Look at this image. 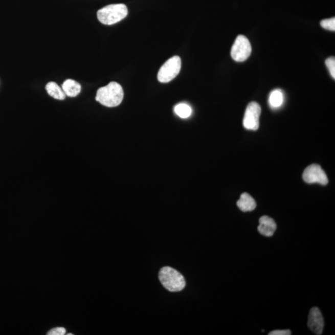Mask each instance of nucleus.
<instances>
[{
	"mask_svg": "<svg viewBox=\"0 0 335 335\" xmlns=\"http://www.w3.org/2000/svg\"><path fill=\"white\" fill-rule=\"evenodd\" d=\"M62 90L66 96L69 97H75L80 93L81 87L77 81L69 79L64 81Z\"/></svg>",
	"mask_w": 335,
	"mask_h": 335,
	"instance_id": "nucleus-11",
	"label": "nucleus"
},
{
	"mask_svg": "<svg viewBox=\"0 0 335 335\" xmlns=\"http://www.w3.org/2000/svg\"><path fill=\"white\" fill-rule=\"evenodd\" d=\"M270 335H290L291 331L289 330H278L271 331Z\"/></svg>",
	"mask_w": 335,
	"mask_h": 335,
	"instance_id": "nucleus-18",
	"label": "nucleus"
},
{
	"mask_svg": "<svg viewBox=\"0 0 335 335\" xmlns=\"http://www.w3.org/2000/svg\"><path fill=\"white\" fill-rule=\"evenodd\" d=\"M128 14V10L124 4H113L106 6L97 13L99 21L105 25H113L124 19Z\"/></svg>",
	"mask_w": 335,
	"mask_h": 335,
	"instance_id": "nucleus-3",
	"label": "nucleus"
},
{
	"mask_svg": "<svg viewBox=\"0 0 335 335\" xmlns=\"http://www.w3.org/2000/svg\"><path fill=\"white\" fill-rule=\"evenodd\" d=\"M174 112L180 118L183 119L188 118L191 115L192 109L189 105L181 103L176 105L174 107Z\"/></svg>",
	"mask_w": 335,
	"mask_h": 335,
	"instance_id": "nucleus-14",
	"label": "nucleus"
},
{
	"mask_svg": "<svg viewBox=\"0 0 335 335\" xmlns=\"http://www.w3.org/2000/svg\"><path fill=\"white\" fill-rule=\"evenodd\" d=\"M124 98V91L122 86L115 81L101 87L98 90L96 100L103 106L113 107L119 106Z\"/></svg>",
	"mask_w": 335,
	"mask_h": 335,
	"instance_id": "nucleus-1",
	"label": "nucleus"
},
{
	"mask_svg": "<svg viewBox=\"0 0 335 335\" xmlns=\"http://www.w3.org/2000/svg\"><path fill=\"white\" fill-rule=\"evenodd\" d=\"M320 25H321L322 28L326 29V30L332 31H335L334 17H331L330 19L323 20V21L320 23Z\"/></svg>",
	"mask_w": 335,
	"mask_h": 335,
	"instance_id": "nucleus-15",
	"label": "nucleus"
},
{
	"mask_svg": "<svg viewBox=\"0 0 335 335\" xmlns=\"http://www.w3.org/2000/svg\"><path fill=\"white\" fill-rule=\"evenodd\" d=\"M326 65L330 71L332 78H335V59L334 57L328 58L325 61Z\"/></svg>",
	"mask_w": 335,
	"mask_h": 335,
	"instance_id": "nucleus-16",
	"label": "nucleus"
},
{
	"mask_svg": "<svg viewBox=\"0 0 335 335\" xmlns=\"http://www.w3.org/2000/svg\"><path fill=\"white\" fill-rule=\"evenodd\" d=\"M182 68V60L178 56H174L168 60L160 68L158 80L161 83H168L176 77Z\"/></svg>",
	"mask_w": 335,
	"mask_h": 335,
	"instance_id": "nucleus-4",
	"label": "nucleus"
},
{
	"mask_svg": "<svg viewBox=\"0 0 335 335\" xmlns=\"http://www.w3.org/2000/svg\"><path fill=\"white\" fill-rule=\"evenodd\" d=\"M66 333V330L65 328L57 327L52 329L51 330L48 332L49 335H63Z\"/></svg>",
	"mask_w": 335,
	"mask_h": 335,
	"instance_id": "nucleus-17",
	"label": "nucleus"
},
{
	"mask_svg": "<svg viewBox=\"0 0 335 335\" xmlns=\"http://www.w3.org/2000/svg\"><path fill=\"white\" fill-rule=\"evenodd\" d=\"M159 276L163 286L170 292H180L186 286L184 277L171 267H162Z\"/></svg>",
	"mask_w": 335,
	"mask_h": 335,
	"instance_id": "nucleus-2",
	"label": "nucleus"
},
{
	"mask_svg": "<svg viewBox=\"0 0 335 335\" xmlns=\"http://www.w3.org/2000/svg\"><path fill=\"white\" fill-rule=\"evenodd\" d=\"M252 46L247 37L240 35L235 40L231 50V56L236 62H244L252 53Z\"/></svg>",
	"mask_w": 335,
	"mask_h": 335,
	"instance_id": "nucleus-5",
	"label": "nucleus"
},
{
	"mask_svg": "<svg viewBox=\"0 0 335 335\" xmlns=\"http://www.w3.org/2000/svg\"><path fill=\"white\" fill-rule=\"evenodd\" d=\"M237 205L238 208L244 212L252 211L256 207L255 199L249 194L246 193L241 195Z\"/></svg>",
	"mask_w": 335,
	"mask_h": 335,
	"instance_id": "nucleus-10",
	"label": "nucleus"
},
{
	"mask_svg": "<svg viewBox=\"0 0 335 335\" xmlns=\"http://www.w3.org/2000/svg\"><path fill=\"white\" fill-rule=\"evenodd\" d=\"M283 102L284 95L281 90L276 89L270 93L269 104L272 108H278L282 106Z\"/></svg>",
	"mask_w": 335,
	"mask_h": 335,
	"instance_id": "nucleus-13",
	"label": "nucleus"
},
{
	"mask_svg": "<svg viewBox=\"0 0 335 335\" xmlns=\"http://www.w3.org/2000/svg\"><path fill=\"white\" fill-rule=\"evenodd\" d=\"M261 109L260 104L252 102L247 107L243 118V126L248 130H256L260 126Z\"/></svg>",
	"mask_w": 335,
	"mask_h": 335,
	"instance_id": "nucleus-6",
	"label": "nucleus"
},
{
	"mask_svg": "<svg viewBox=\"0 0 335 335\" xmlns=\"http://www.w3.org/2000/svg\"><path fill=\"white\" fill-rule=\"evenodd\" d=\"M259 222L260 225L258 227V231L260 234L265 237H272L277 229L275 220L272 218L264 215L260 218Z\"/></svg>",
	"mask_w": 335,
	"mask_h": 335,
	"instance_id": "nucleus-9",
	"label": "nucleus"
},
{
	"mask_svg": "<svg viewBox=\"0 0 335 335\" xmlns=\"http://www.w3.org/2000/svg\"><path fill=\"white\" fill-rule=\"evenodd\" d=\"M308 327L316 334H322L324 327V320L318 307H312L309 311Z\"/></svg>",
	"mask_w": 335,
	"mask_h": 335,
	"instance_id": "nucleus-8",
	"label": "nucleus"
},
{
	"mask_svg": "<svg viewBox=\"0 0 335 335\" xmlns=\"http://www.w3.org/2000/svg\"><path fill=\"white\" fill-rule=\"evenodd\" d=\"M302 176L305 182L309 184L319 183L322 185H327L328 183L327 174L317 164L311 165L306 168Z\"/></svg>",
	"mask_w": 335,
	"mask_h": 335,
	"instance_id": "nucleus-7",
	"label": "nucleus"
},
{
	"mask_svg": "<svg viewBox=\"0 0 335 335\" xmlns=\"http://www.w3.org/2000/svg\"><path fill=\"white\" fill-rule=\"evenodd\" d=\"M46 89L48 94L56 100H65L66 95L63 90L56 83L51 81L46 84Z\"/></svg>",
	"mask_w": 335,
	"mask_h": 335,
	"instance_id": "nucleus-12",
	"label": "nucleus"
}]
</instances>
